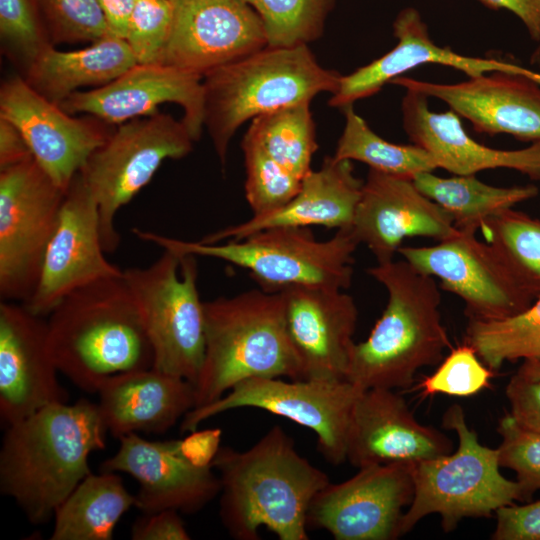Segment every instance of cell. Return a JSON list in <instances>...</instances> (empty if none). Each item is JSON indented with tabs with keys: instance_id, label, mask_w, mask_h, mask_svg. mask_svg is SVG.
Listing matches in <instances>:
<instances>
[{
	"instance_id": "60d3db41",
	"label": "cell",
	"mask_w": 540,
	"mask_h": 540,
	"mask_svg": "<svg viewBox=\"0 0 540 540\" xmlns=\"http://www.w3.org/2000/svg\"><path fill=\"white\" fill-rule=\"evenodd\" d=\"M172 16L171 0H136L125 40L138 64H160Z\"/></svg>"
},
{
	"instance_id": "9c48e42d",
	"label": "cell",
	"mask_w": 540,
	"mask_h": 540,
	"mask_svg": "<svg viewBox=\"0 0 540 540\" xmlns=\"http://www.w3.org/2000/svg\"><path fill=\"white\" fill-rule=\"evenodd\" d=\"M151 343L153 368L195 384L204 357V302L196 256L165 250L147 267L123 270Z\"/></svg>"
},
{
	"instance_id": "ba28073f",
	"label": "cell",
	"mask_w": 540,
	"mask_h": 540,
	"mask_svg": "<svg viewBox=\"0 0 540 540\" xmlns=\"http://www.w3.org/2000/svg\"><path fill=\"white\" fill-rule=\"evenodd\" d=\"M442 420L443 427L456 432L457 449L413 465L414 495L401 520V536L431 514L440 515L449 532L464 518L490 517L524 500L519 483L501 474L498 448L480 443L459 404L450 406Z\"/></svg>"
},
{
	"instance_id": "f546056e",
	"label": "cell",
	"mask_w": 540,
	"mask_h": 540,
	"mask_svg": "<svg viewBox=\"0 0 540 540\" xmlns=\"http://www.w3.org/2000/svg\"><path fill=\"white\" fill-rule=\"evenodd\" d=\"M135 502L117 472H91L56 509L50 539L111 540Z\"/></svg>"
},
{
	"instance_id": "bcb514c9",
	"label": "cell",
	"mask_w": 540,
	"mask_h": 540,
	"mask_svg": "<svg viewBox=\"0 0 540 540\" xmlns=\"http://www.w3.org/2000/svg\"><path fill=\"white\" fill-rule=\"evenodd\" d=\"M221 439L220 428L196 429L179 439V447L184 458L193 466L213 467V461L221 448Z\"/></svg>"
},
{
	"instance_id": "7a4b0ae2",
	"label": "cell",
	"mask_w": 540,
	"mask_h": 540,
	"mask_svg": "<svg viewBox=\"0 0 540 540\" xmlns=\"http://www.w3.org/2000/svg\"><path fill=\"white\" fill-rule=\"evenodd\" d=\"M220 480L219 515L237 540H259L264 527L280 540H308L307 512L331 481L274 425L245 451L221 446L213 461Z\"/></svg>"
},
{
	"instance_id": "ee69618b",
	"label": "cell",
	"mask_w": 540,
	"mask_h": 540,
	"mask_svg": "<svg viewBox=\"0 0 540 540\" xmlns=\"http://www.w3.org/2000/svg\"><path fill=\"white\" fill-rule=\"evenodd\" d=\"M494 540H540V500L525 505L511 504L495 513Z\"/></svg>"
},
{
	"instance_id": "ab89813d",
	"label": "cell",
	"mask_w": 540,
	"mask_h": 540,
	"mask_svg": "<svg viewBox=\"0 0 540 540\" xmlns=\"http://www.w3.org/2000/svg\"><path fill=\"white\" fill-rule=\"evenodd\" d=\"M51 43H93L110 34L97 0H41Z\"/></svg>"
},
{
	"instance_id": "484cf974",
	"label": "cell",
	"mask_w": 540,
	"mask_h": 540,
	"mask_svg": "<svg viewBox=\"0 0 540 540\" xmlns=\"http://www.w3.org/2000/svg\"><path fill=\"white\" fill-rule=\"evenodd\" d=\"M428 98L420 92L406 90L401 105L403 127L412 142L433 157L438 168L455 175L507 168L540 181V142L517 150L485 146L467 134L454 111H431Z\"/></svg>"
},
{
	"instance_id": "ffe728a7",
	"label": "cell",
	"mask_w": 540,
	"mask_h": 540,
	"mask_svg": "<svg viewBox=\"0 0 540 540\" xmlns=\"http://www.w3.org/2000/svg\"><path fill=\"white\" fill-rule=\"evenodd\" d=\"M446 103L475 131L509 134L520 141L540 142V78L494 71L454 84L399 76L390 82Z\"/></svg>"
},
{
	"instance_id": "4dcf8cb0",
	"label": "cell",
	"mask_w": 540,
	"mask_h": 540,
	"mask_svg": "<svg viewBox=\"0 0 540 540\" xmlns=\"http://www.w3.org/2000/svg\"><path fill=\"white\" fill-rule=\"evenodd\" d=\"M416 187L439 205L452 219L457 230L476 233L492 216L538 195L532 184L497 187L478 180L475 175L440 177L422 172L413 178Z\"/></svg>"
},
{
	"instance_id": "f6af8a7d",
	"label": "cell",
	"mask_w": 540,
	"mask_h": 540,
	"mask_svg": "<svg viewBox=\"0 0 540 540\" xmlns=\"http://www.w3.org/2000/svg\"><path fill=\"white\" fill-rule=\"evenodd\" d=\"M130 536L133 540H189L191 538L180 512L174 509L143 514L132 525Z\"/></svg>"
},
{
	"instance_id": "2e32d148",
	"label": "cell",
	"mask_w": 540,
	"mask_h": 540,
	"mask_svg": "<svg viewBox=\"0 0 540 540\" xmlns=\"http://www.w3.org/2000/svg\"><path fill=\"white\" fill-rule=\"evenodd\" d=\"M104 253L98 205L78 172L66 189L36 288L23 305L45 317L71 292L122 276L123 270L110 263Z\"/></svg>"
},
{
	"instance_id": "6da1fadb",
	"label": "cell",
	"mask_w": 540,
	"mask_h": 540,
	"mask_svg": "<svg viewBox=\"0 0 540 540\" xmlns=\"http://www.w3.org/2000/svg\"><path fill=\"white\" fill-rule=\"evenodd\" d=\"M98 404L55 403L6 427L0 449V491L33 524L48 522L91 473L89 456L106 446Z\"/></svg>"
},
{
	"instance_id": "d6986e66",
	"label": "cell",
	"mask_w": 540,
	"mask_h": 540,
	"mask_svg": "<svg viewBox=\"0 0 540 540\" xmlns=\"http://www.w3.org/2000/svg\"><path fill=\"white\" fill-rule=\"evenodd\" d=\"M164 103L184 111L183 122L197 141L204 126L203 76L165 64H135L99 88L78 91L59 106L111 125L155 114Z\"/></svg>"
},
{
	"instance_id": "836d02e7",
	"label": "cell",
	"mask_w": 540,
	"mask_h": 540,
	"mask_svg": "<svg viewBox=\"0 0 540 540\" xmlns=\"http://www.w3.org/2000/svg\"><path fill=\"white\" fill-rule=\"evenodd\" d=\"M464 343L493 371L507 361L540 358V293L523 311L501 320H468Z\"/></svg>"
},
{
	"instance_id": "c3c4849f",
	"label": "cell",
	"mask_w": 540,
	"mask_h": 540,
	"mask_svg": "<svg viewBox=\"0 0 540 540\" xmlns=\"http://www.w3.org/2000/svg\"><path fill=\"white\" fill-rule=\"evenodd\" d=\"M494 9H506L515 14L524 24L529 36L540 41V0H479Z\"/></svg>"
},
{
	"instance_id": "f1b7e54d",
	"label": "cell",
	"mask_w": 540,
	"mask_h": 540,
	"mask_svg": "<svg viewBox=\"0 0 540 540\" xmlns=\"http://www.w3.org/2000/svg\"><path fill=\"white\" fill-rule=\"evenodd\" d=\"M135 64L137 61L126 40L108 34L74 51H61L49 45L23 78L44 98L60 105L81 88L107 85Z\"/></svg>"
},
{
	"instance_id": "44dd1931",
	"label": "cell",
	"mask_w": 540,
	"mask_h": 540,
	"mask_svg": "<svg viewBox=\"0 0 540 540\" xmlns=\"http://www.w3.org/2000/svg\"><path fill=\"white\" fill-rule=\"evenodd\" d=\"M365 244L377 263L394 260L409 237H427L438 241L459 230L449 215L425 196L413 179L369 169L350 228Z\"/></svg>"
},
{
	"instance_id": "8992f818",
	"label": "cell",
	"mask_w": 540,
	"mask_h": 540,
	"mask_svg": "<svg viewBox=\"0 0 540 540\" xmlns=\"http://www.w3.org/2000/svg\"><path fill=\"white\" fill-rule=\"evenodd\" d=\"M341 76L325 69L308 45L270 47L203 76L204 126L222 165L235 132L247 120L334 94Z\"/></svg>"
},
{
	"instance_id": "5bb4252c",
	"label": "cell",
	"mask_w": 540,
	"mask_h": 540,
	"mask_svg": "<svg viewBox=\"0 0 540 540\" xmlns=\"http://www.w3.org/2000/svg\"><path fill=\"white\" fill-rule=\"evenodd\" d=\"M413 465L377 464L359 468L341 483H329L313 498L308 529L336 540H394L414 495Z\"/></svg>"
},
{
	"instance_id": "d6a6232c",
	"label": "cell",
	"mask_w": 540,
	"mask_h": 540,
	"mask_svg": "<svg viewBox=\"0 0 540 540\" xmlns=\"http://www.w3.org/2000/svg\"><path fill=\"white\" fill-rule=\"evenodd\" d=\"M342 110L345 126L333 154L335 159L359 161L370 169L410 179L438 168L433 157L422 147L394 144L381 138L355 112L353 105Z\"/></svg>"
},
{
	"instance_id": "ac0fdd59",
	"label": "cell",
	"mask_w": 540,
	"mask_h": 540,
	"mask_svg": "<svg viewBox=\"0 0 540 540\" xmlns=\"http://www.w3.org/2000/svg\"><path fill=\"white\" fill-rule=\"evenodd\" d=\"M44 318L22 303H0V418L6 427L69 399L57 377Z\"/></svg>"
},
{
	"instance_id": "e575fe53",
	"label": "cell",
	"mask_w": 540,
	"mask_h": 540,
	"mask_svg": "<svg viewBox=\"0 0 540 540\" xmlns=\"http://www.w3.org/2000/svg\"><path fill=\"white\" fill-rule=\"evenodd\" d=\"M260 17L270 47L307 45L318 39L335 0H245Z\"/></svg>"
},
{
	"instance_id": "8d00e7d4",
	"label": "cell",
	"mask_w": 540,
	"mask_h": 540,
	"mask_svg": "<svg viewBox=\"0 0 540 540\" xmlns=\"http://www.w3.org/2000/svg\"><path fill=\"white\" fill-rule=\"evenodd\" d=\"M245 163V196L253 215L276 210L299 191L302 179L273 161L259 146L242 140Z\"/></svg>"
},
{
	"instance_id": "b9f144b4",
	"label": "cell",
	"mask_w": 540,
	"mask_h": 540,
	"mask_svg": "<svg viewBox=\"0 0 540 540\" xmlns=\"http://www.w3.org/2000/svg\"><path fill=\"white\" fill-rule=\"evenodd\" d=\"M497 431L500 466L516 473L524 500L529 499L540 490V433L522 428L510 414L499 420Z\"/></svg>"
},
{
	"instance_id": "8fae6325",
	"label": "cell",
	"mask_w": 540,
	"mask_h": 540,
	"mask_svg": "<svg viewBox=\"0 0 540 540\" xmlns=\"http://www.w3.org/2000/svg\"><path fill=\"white\" fill-rule=\"evenodd\" d=\"M362 391L347 380L250 378L218 400L191 409L181 420L180 431L192 432L202 422L229 410L262 409L312 430L318 451L330 464L339 465L346 461L352 410Z\"/></svg>"
},
{
	"instance_id": "1f68e13d",
	"label": "cell",
	"mask_w": 540,
	"mask_h": 540,
	"mask_svg": "<svg viewBox=\"0 0 540 540\" xmlns=\"http://www.w3.org/2000/svg\"><path fill=\"white\" fill-rule=\"evenodd\" d=\"M245 139L259 146L273 161L302 179L312 170L318 149L310 103L288 106L252 119Z\"/></svg>"
},
{
	"instance_id": "74e56055",
	"label": "cell",
	"mask_w": 540,
	"mask_h": 540,
	"mask_svg": "<svg viewBox=\"0 0 540 540\" xmlns=\"http://www.w3.org/2000/svg\"><path fill=\"white\" fill-rule=\"evenodd\" d=\"M2 51L23 74L51 40L43 28L33 0H0Z\"/></svg>"
},
{
	"instance_id": "e0dca14e",
	"label": "cell",
	"mask_w": 540,
	"mask_h": 540,
	"mask_svg": "<svg viewBox=\"0 0 540 540\" xmlns=\"http://www.w3.org/2000/svg\"><path fill=\"white\" fill-rule=\"evenodd\" d=\"M172 25L160 64L204 76L267 46L245 0H171Z\"/></svg>"
},
{
	"instance_id": "d590c367",
	"label": "cell",
	"mask_w": 540,
	"mask_h": 540,
	"mask_svg": "<svg viewBox=\"0 0 540 540\" xmlns=\"http://www.w3.org/2000/svg\"><path fill=\"white\" fill-rule=\"evenodd\" d=\"M480 231L540 293V218L510 208L489 218Z\"/></svg>"
},
{
	"instance_id": "30bf717a",
	"label": "cell",
	"mask_w": 540,
	"mask_h": 540,
	"mask_svg": "<svg viewBox=\"0 0 540 540\" xmlns=\"http://www.w3.org/2000/svg\"><path fill=\"white\" fill-rule=\"evenodd\" d=\"M193 142L183 120L157 112L117 125L89 156L79 173L98 205L106 253H113L120 243L115 227L118 211L150 182L165 160L187 156Z\"/></svg>"
},
{
	"instance_id": "cb8c5ba5",
	"label": "cell",
	"mask_w": 540,
	"mask_h": 540,
	"mask_svg": "<svg viewBox=\"0 0 540 540\" xmlns=\"http://www.w3.org/2000/svg\"><path fill=\"white\" fill-rule=\"evenodd\" d=\"M452 450L451 439L420 423L394 389H366L357 398L346 448V461L352 466L359 469L377 464L415 465Z\"/></svg>"
},
{
	"instance_id": "9a60e30c",
	"label": "cell",
	"mask_w": 540,
	"mask_h": 540,
	"mask_svg": "<svg viewBox=\"0 0 540 540\" xmlns=\"http://www.w3.org/2000/svg\"><path fill=\"white\" fill-rule=\"evenodd\" d=\"M0 117L20 130L33 158L64 190L116 127L91 115L67 113L36 92L23 76L2 83Z\"/></svg>"
},
{
	"instance_id": "f35d334b",
	"label": "cell",
	"mask_w": 540,
	"mask_h": 540,
	"mask_svg": "<svg viewBox=\"0 0 540 540\" xmlns=\"http://www.w3.org/2000/svg\"><path fill=\"white\" fill-rule=\"evenodd\" d=\"M491 370L466 343L454 348L438 368L419 384L424 395L446 394L467 397L487 388Z\"/></svg>"
},
{
	"instance_id": "7c38bea8",
	"label": "cell",
	"mask_w": 540,
	"mask_h": 540,
	"mask_svg": "<svg viewBox=\"0 0 540 540\" xmlns=\"http://www.w3.org/2000/svg\"><path fill=\"white\" fill-rule=\"evenodd\" d=\"M66 190L34 158L0 170V296H32Z\"/></svg>"
},
{
	"instance_id": "5b68a950",
	"label": "cell",
	"mask_w": 540,
	"mask_h": 540,
	"mask_svg": "<svg viewBox=\"0 0 540 540\" xmlns=\"http://www.w3.org/2000/svg\"><path fill=\"white\" fill-rule=\"evenodd\" d=\"M203 307L205 349L194 408L250 378L302 379L280 291L253 289L206 301Z\"/></svg>"
},
{
	"instance_id": "681fc988",
	"label": "cell",
	"mask_w": 540,
	"mask_h": 540,
	"mask_svg": "<svg viewBox=\"0 0 540 540\" xmlns=\"http://www.w3.org/2000/svg\"><path fill=\"white\" fill-rule=\"evenodd\" d=\"M105 17L109 33L125 39L136 0H97Z\"/></svg>"
},
{
	"instance_id": "4fadbf2b",
	"label": "cell",
	"mask_w": 540,
	"mask_h": 540,
	"mask_svg": "<svg viewBox=\"0 0 540 540\" xmlns=\"http://www.w3.org/2000/svg\"><path fill=\"white\" fill-rule=\"evenodd\" d=\"M398 253L457 295L468 320L505 319L526 309L539 294L494 245L473 232L459 230L435 245L402 246Z\"/></svg>"
},
{
	"instance_id": "7402d4cb",
	"label": "cell",
	"mask_w": 540,
	"mask_h": 540,
	"mask_svg": "<svg viewBox=\"0 0 540 540\" xmlns=\"http://www.w3.org/2000/svg\"><path fill=\"white\" fill-rule=\"evenodd\" d=\"M119 442L117 452L101 463L100 470L126 473L137 481L135 507L143 514L165 509L193 514L219 496L214 468L190 464L180 451L179 439L149 441L131 433Z\"/></svg>"
},
{
	"instance_id": "277c9868",
	"label": "cell",
	"mask_w": 540,
	"mask_h": 540,
	"mask_svg": "<svg viewBox=\"0 0 540 540\" xmlns=\"http://www.w3.org/2000/svg\"><path fill=\"white\" fill-rule=\"evenodd\" d=\"M387 291V304L366 340L355 343L346 380L362 390L404 389L416 372L443 360L450 340L436 279L405 259L367 269Z\"/></svg>"
},
{
	"instance_id": "7bdbcfd3",
	"label": "cell",
	"mask_w": 540,
	"mask_h": 540,
	"mask_svg": "<svg viewBox=\"0 0 540 540\" xmlns=\"http://www.w3.org/2000/svg\"><path fill=\"white\" fill-rule=\"evenodd\" d=\"M505 393L514 421L524 429L540 433V380L517 371Z\"/></svg>"
},
{
	"instance_id": "52a82bcc",
	"label": "cell",
	"mask_w": 540,
	"mask_h": 540,
	"mask_svg": "<svg viewBox=\"0 0 540 540\" xmlns=\"http://www.w3.org/2000/svg\"><path fill=\"white\" fill-rule=\"evenodd\" d=\"M133 233L179 256L210 257L241 267L269 292L291 286L348 289L353 278V254L359 245L350 228L337 230L325 241L317 240L306 227H273L240 240L214 244L136 228Z\"/></svg>"
},
{
	"instance_id": "83f0119b",
	"label": "cell",
	"mask_w": 540,
	"mask_h": 540,
	"mask_svg": "<svg viewBox=\"0 0 540 540\" xmlns=\"http://www.w3.org/2000/svg\"><path fill=\"white\" fill-rule=\"evenodd\" d=\"M109 434H163L195 407L190 381L155 368L121 373L107 379L96 393Z\"/></svg>"
},
{
	"instance_id": "3957f363",
	"label": "cell",
	"mask_w": 540,
	"mask_h": 540,
	"mask_svg": "<svg viewBox=\"0 0 540 540\" xmlns=\"http://www.w3.org/2000/svg\"><path fill=\"white\" fill-rule=\"evenodd\" d=\"M47 326L59 372L87 393L96 394L112 376L153 367V349L123 275L65 296Z\"/></svg>"
},
{
	"instance_id": "7dc6e473",
	"label": "cell",
	"mask_w": 540,
	"mask_h": 540,
	"mask_svg": "<svg viewBox=\"0 0 540 540\" xmlns=\"http://www.w3.org/2000/svg\"><path fill=\"white\" fill-rule=\"evenodd\" d=\"M33 158L20 130L9 120L0 117V170Z\"/></svg>"
},
{
	"instance_id": "d4e9b609",
	"label": "cell",
	"mask_w": 540,
	"mask_h": 540,
	"mask_svg": "<svg viewBox=\"0 0 540 540\" xmlns=\"http://www.w3.org/2000/svg\"><path fill=\"white\" fill-rule=\"evenodd\" d=\"M396 46L382 57L341 76L337 91L329 104L343 108L357 100L376 94L391 80L422 64L436 63L464 72L469 78L494 71L522 73L539 77L533 71L497 59L469 57L458 54L449 47H439L430 38L427 25L418 10L407 7L401 10L393 23Z\"/></svg>"
},
{
	"instance_id": "4316f807",
	"label": "cell",
	"mask_w": 540,
	"mask_h": 540,
	"mask_svg": "<svg viewBox=\"0 0 540 540\" xmlns=\"http://www.w3.org/2000/svg\"><path fill=\"white\" fill-rule=\"evenodd\" d=\"M362 187L363 181L355 176L352 161L327 156L318 170H311L303 178L297 194L282 207L253 215L245 222L210 233L199 241L214 244L240 240L273 227L349 229Z\"/></svg>"
},
{
	"instance_id": "f907efd6",
	"label": "cell",
	"mask_w": 540,
	"mask_h": 540,
	"mask_svg": "<svg viewBox=\"0 0 540 540\" xmlns=\"http://www.w3.org/2000/svg\"><path fill=\"white\" fill-rule=\"evenodd\" d=\"M518 372L528 377L540 380V358L523 360Z\"/></svg>"
},
{
	"instance_id": "603a6c76",
	"label": "cell",
	"mask_w": 540,
	"mask_h": 540,
	"mask_svg": "<svg viewBox=\"0 0 540 540\" xmlns=\"http://www.w3.org/2000/svg\"><path fill=\"white\" fill-rule=\"evenodd\" d=\"M302 379L346 380L358 321L345 290L291 286L280 291Z\"/></svg>"
}]
</instances>
